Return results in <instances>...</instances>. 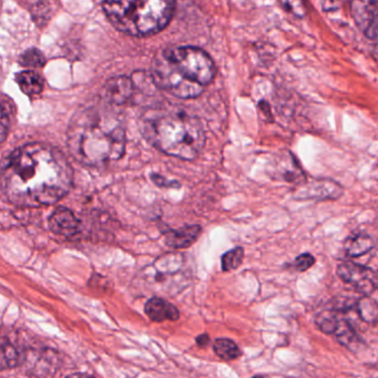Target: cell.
Returning a JSON list of instances; mask_svg holds the SVG:
<instances>
[{"label": "cell", "mask_w": 378, "mask_h": 378, "mask_svg": "<svg viewBox=\"0 0 378 378\" xmlns=\"http://www.w3.org/2000/svg\"><path fill=\"white\" fill-rule=\"evenodd\" d=\"M74 171L66 155L50 144H25L6 157L1 191L18 207L55 205L71 190Z\"/></svg>", "instance_id": "6da1fadb"}, {"label": "cell", "mask_w": 378, "mask_h": 378, "mask_svg": "<svg viewBox=\"0 0 378 378\" xmlns=\"http://www.w3.org/2000/svg\"><path fill=\"white\" fill-rule=\"evenodd\" d=\"M67 144L72 157L85 166L119 160L126 149L123 119L107 101L81 107L70 120Z\"/></svg>", "instance_id": "7a4b0ae2"}, {"label": "cell", "mask_w": 378, "mask_h": 378, "mask_svg": "<svg viewBox=\"0 0 378 378\" xmlns=\"http://www.w3.org/2000/svg\"><path fill=\"white\" fill-rule=\"evenodd\" d=\"M140 127L152 146L183 160H194L205 146L201 122L182 111L150 110L142 118Z\"/></svg>", "instance_id": "3957f363"}, {"label": "cell", "mask_w": 378, "mask_h": 378, "mask_svg": "<svg viewBox=\"0 0 378 378\" xmlns=\"http://www.w3.org/2000/svg\"><path fill=\"white\" fill-rule=\"evenodd\" d=\"M175 3L162 0L103 3V8L111 24L131 36H148L159 33L173 16Z\"/></svg>", "instance_id": "277c9868"}, {"label": "cell", "mask_w": 378, "mask_h": 378, "mask_svg": "<svg viewBox=\"0 0 378 378\" xmlns=\"http://www.w3.org/2000/svg\"><path fill=\"white\" fill-rule=\"evenodd\" d=\"M162 57L178 75L198 86H207L216 76V65L212 58L200 48L173 47L166 50Z\"/></svg>", "instance_id": "5b68a950"}, {"label": "cell", "mask_w": 378, "mask_h": 378, "mask_svg": "<svg viewBox=\"0 0 378 378\" xmlns=\"http://www.w3.org/2000/svg\"><path fill=\"white\" fill-rule=\"evenodd\" d=\"M315 323L320 331L325 334L333 335L348 350L354 351L362 343L353 325L346 318H343L342 312L338 309H329L320 313L315 318Z\"/></svg>", "instance_id": "8992f818"}, {"label": "cell", "mask_w": 378, "mask_h": 378, "mask_svg": "<svg viewBox=\"0 0 378 378\" xmlns=\"http://www.w3.org/2000/svg\"><path fill=\"white\" fill-rule=\"evenodd\" d=\"M153 79L157 86L164 89L175 97L183 98V99L198 97L203 92V87L189 83L181 76L178 75L177 72L169 66L163 57L155 62Z\"/></svg>", "instance_id": "52a82bcc"}, {"label": "cell", "mask_w": 378, "mask_h": 378, "mask_svg": "<svg viewBox=\"0 0 378 378\" xmlns=\"http://www.w3.org/2000/svg\"><path fill=\"white\" fill-rule=\"evenodd\" d=\"M337 275L354 290L370 296L378 289L376 272L368 266L355 262H343L337 266Z\"/></svg>", "instance_id": "ba28073f"}, {"label": "cell", "mask_w": 378, "mask_h": 378, "mask_svg": "<svg viewBox=\"0 0 378 378\" xmlns=\"http://www.w3.org/2000/svg\"><path fill=\"white\" fill-rule=\"evenodd\" d=\"M343 194H344V189L334 180L315 179L298 185L294 192V199L298 201H304V200L327 201V200L340 199Z\"/></svg>", "instance_id": "9c48e42d"}, {"label": "cell", "mask_w": 378, "mask_h": 378, "mask_svg": "<svg viewBox=\"0 0 378 378\" xmlns=\"http://www.w3.org/2000/svg\"><path fill=\"white\" fill-rule=\"evenodd\" d=\"M270 175L277 181L294 184L295 187L307 181L300 163L290 151H282L275 155V159L270 164Z\"/></svg>", "instance_id": "30bf717a"}, {"label": "cell", "mask_w": 378, "mask_h": 378, "mask_svg": "<svg viewBox=\"0 0 378 378\" xmlns=\"http://www.w3.org/2000/svg\"><path fill=\"white\" fill-rule=\"evenodd\" d=\"M135 83L128 77L112 78L105 87V101L112 105H122L127 103L133 96Z\"/></svg>", "instance_id": "8fae6325"}, {"label": "cell", "mask_w": 378, "mask_h": 378, "mask_svg": "<svg viewBox=\"0 0 378 378\" xmlns=\"http://www.w3.org/2000/svg\"><path fill=\"white\" fill-rule=\"evenodd\" d=\"M49 229L55 234L70 238L79 231V221L75 214L66 207H59L50 216Z\"/></svg>", "instance_id": "7c38bea8"}, {"label": "cell", "mask_w": 378, "mask_h": 378, "mask_svg": "<svg viewBox=\"0 0 378 378\" xmlns=\"http://www.w3.org/2000/svg\"><path fill=\"white\" fill-rule=\"evenodd\" d=\"M183 259L181 255L170 254L166 257H160L152 265V274H150V279L157 285L166 284L169 281L168 276H173L177 274L182 268Z\"/></svg>", "instance_id": "4fadbf2b"}, {"label": "cell", "mask_w": 378, "mask_h": 378, "mask_svg": "<svg viewBox=\"0 0 378 378\" xmlns=\"http://www.w3.org/2000/svg\"><path fill=\"white\" fill-rule=\"evenodd\" d=\"M144 312L153 322L161 323L164 320H177L180 318L179 309L173 304L162 298H151L144 305Z\"/></svg>", "instance_id": "5bb4252c"}, {"label": "cell", "mask_w": 378, "mask_h": 378, "mask_svg": "<svg viewBox=\"0 0 378 378\" xmlns=\"http://www.w3.org/2000/svg\"><path fill=\"white\" fill-rule=\"evenodd\" d=\"M201 233L199 225H185L178 230H169L164 233L166 246L173 249H185L196 242Z\"/></svg>", "instance_id": "9a60e30c"}, {"label": "cell", "mask_w": 378, "mask_h": 378, "mask_svg": "<svg viewBox=\"0 0 378 378\" xmlns=\"http://www.w3.org/2000/svg\"><path fill=\"white\" fill-rule=\"evenodd\" d=\"M376 1H353L351 3V14L354 22L363 31H366L370 22H373L378 12Z\"/></svg>", "instance_id": "2e32d148"}, {"label": "cell", "mask_w": 378, "mask_h": 378, "mask_svg": "<svg viewBox=\"0 0 378 378\" xmlns=\"http://www.w3.org/2000/svg\"><path fill=\"white\" fill-rule=\"evenodd\" d=\"M375 246V241L370 235L357 233L351 235L344 242V251L350 257H359L368 253Z\"/></svg>", "instance_id": "e0dca14e"}, {"label": "cell", "mask_w": 378, "mask_h": 378, "mask_svg": "<svg viewBox=\"0 0 378 378\" xmlns=\"http://www.w3.org/2000/svg\"><path fill=\"white\" fill-rule=\"evenodd\" d=\"M16 83H18L20 90L27 96H37L44 90V79L38 72L33 70H25V71L17 74Z\"/></svg>", "instance_id": "ac0fdd59"}, {"label": "cell", "mask_w": 378, "mask_h": 378, "mask_svg": "<svg viewBox=\"0 0 378 378\" xmlns=\"http://www.w3.org/2000/svg\"><path fill=\"white\" fill-rule=\"evenodd\" d=\"M355 309L359 318L365 323L370 325L378 323V302L374 298L363 296L355 303Z\"/></svg>", "instance_id": "d6986e66"}, {"label": "cell", "mask_w": 378, "mask_h": 378, "mask_svg": "<svg viewBox=\"0 0 378 378\" xmlns=\"http://www.w3.org/2000/svg\"><path fill=\"white\" fill-rule=\"evenodd\" d=\"M214 353L224 361H233L242 355L240 347L234 341L229 338H218L213 343Z\"/></svg>", "instance_id": "ffe728a7"}, {"label": "cell", "mask_w": 378, "mask_h": 378, "mask_svg": "<svg viewBox=\"0 0 378 378\" xmlns=\"http://www.w3.org/2000/svg\"><path fill=\"white\" fill-rule=\"evenodd\" d=\"M19 352L7 338L3 337L1 340V359L0 366L3 370L16 368L19 364Z\"/></svg>", "instance_id": "44dd1931"}, {"label": "cell", "mask_w": 378, "mask_h": 378, "mask_svg": "<svg viewBox=\"0 0 378 378\" xmlns=\"http://www.w3.org/2000/svg\"><path fill=\"white\" fill-rule=\"evenodd\" d=\"M20 65L26 68H42L46 64L44 53L37 48H31L24 51L19 58Z\"/></svg>", "instance_id": "7402d4cb"}, {"label": "cell", "mask_w": 378, "mask_h": 378, "mask_svg": "<svg viewBox=\"0 0 378 378\" xmlns=\"http://www.w3.org/2000/svg\"><path fill=\"white\" fill-rule=\"evenodd\" d=\"M244 259V250L242 248H235V249L227 251L222 257V270L224 272L237 270L242 264Z\"/></svg>", "instance_id": "603a6c76"}, {"label": "cell", "mask_w": 378, "mask_h": 378, "mask_svg": "<svg viewBox=\"0 0 378 378\" xmlns=\"http://www.w3.org/2000/svg\"><path fill=\"white\" fill-rule=\"evenodd\" d=\"M10 103V99L3 94L1 98V129H0L1 142L6 140V137L8 135L9 125H10V111L12 109V105Z\"/></svg>", "instance_id": "cb8c5ba5"}, {"label": "cell", "mask_w": 378, "mask_h": 378, "mask_svg": "<svg viewBox=\"0 0 378 378\" xmlns=\"http://www.w3.org/2000/svg\"><path fill=\"white\" fill-rule=\"evenodd\" d=\"M314 264L315 257H313L312 254L303 253L294 259L293 268H295L298 272H305V270L312 268Z\"/></svg>", "instance_id": "d4e9b609"}, {"label": "cell", "mask_w": 378, "mask_h": 378, "mask_svg": "<svg viewBox=\"0 0 378 378\" xmlns=\"http://www.w3.org/2000/svg\"><path fill=\"white\" fill-rule=\"evenodd\" d=\"M365 35L370 40L378 44V12L373 22H370V25L365 31Z\"/></svg>", "instance_id": "484cf974"}, {"label": "cell", "mask_w": 378, "mask_h": 378, "mask_svg": "<svg viewBox=\"0 0 378 378\" xmlns=\"http://www.w3.org/2000/svg\"><path fill=\"white\" fill-rule=\"evenodd\" d=\"M151 179L152 181H153L155 184L159 185V187H164V185H168L169 188H171L170 185L173 184L179 188V183L175 182V181H173V182H168V181L164 180V178L161 177V175H157V174H152Z\"/></svg>", "instance_id": "4316f807"}, {"label": "cell", "mask_w": 378, "mask_h": 378, "mask_svg": "<svg viewBox=\"0 0 378 378\" xmlns=\"http://www.w3.org/2000/svg\"><path fill=\"white\" fill-rule=\"evenodd\" d=\"M196 342L198 345L207 346V344H209V342H210V336H209L207 333H203V334L196 337Z\"/></svg>", "instance_id": "83f0119b"}, {"label": "cell", "mask_w": 378, "mask_h": 378, "mask_svg": "<svg viewBox=\"0 0 378 378\" xmlns=\"http://www.w3.org/2000/svg\"><path fill=\"white\" fill-rule=\"evenodd\" d=\"M259 108H261V110L264 112L265 116H272V114H270V108H268V103H266V101H261V103H259Z\"/></svg>", "instance_id": "f1b7e54d"}, {"label": "cell", "mask_w": 378, "mask_h": 378, "mask_svg": "<svg viewBox=\"0 0 378 378\" xmlns=\"http://www.w3.org/2000/svg\"><path fill=\"white\" fill-rule=\"evenodd\" d=\"M66 378H96L94 376L88 375V374L76 373L71 374V375L67 376Z\"/></svg>", "instance_id": "f546056e"}, {"label": "cell", "mask_w": 378, "mask_h": 378, "mask_svg": "<svg viewBox=\"0 0 378 378\" xmlns=\"http://www.w3.org/2000/svg\"><path fill=\"white\" fill-rule=\"evenodd\" d=\"M252 378H265V377H263V376H254V377H252Z\"/></svg>", "instance_id": "4dcf8cb0"}, {"label": "cell", "mask_w": 378, "mask_h": 378, "mask_svg": "<svg viewBox=\"0 0 378 378\" xmlns=\"http://www.w3.org/2000/svg\"><path fill=\"white\" fill-rule=\"evenodd\" d=\"M376 280H377V285H378V270L376 272Z\"/></svg>", "instance_id": "1f68e13d"}]
</instances>
